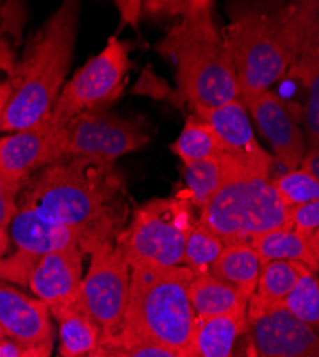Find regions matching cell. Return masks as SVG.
<instances>
[{
	"mask_svg": "<svg viewBox=\"0 0 319 357\" xmlns=\"http://www.w3.org/2000/svg\"><path fill=\"white\" fill-rule=\"evenodd\" d=\"M122 197L124 182L112 165L65 156L40 169L19 206L77 231L82 252L91 253L112 242L122 220Z\"/></svg>",
	"mask_w": 319,
	"mask_h": 357,
	"instance_id": "cell-1",
	"label": "cell"
},
{
	"mask_svg": "<svg viewBox=\"0 0 319 357\" xmlns=\"http://www.w3.org/2000/svg\"><path fill=\"white\" fill-rule=\"evenodd\" d=\"M129 299L119 335L110 344L126 349L161 344L198 357L195 347L196 314L188 299L195 275L186 267L131 266Z\"/></svg>",
	"mask_w": 319,
	"mask_h": 357,
	"instance_id": "cell-2",
	"label": "cell"
},
{
	"mask_svg": "<svg viewBox=\"0 0 319 357\" xmlns=\"http://www.w3.org/2000/svg\"><path fill=\"white\" fill-rule=\"evenodd\" d=\"M80 3L65 2L36 33L17 72L0 130L19 132L47 117L71 68Z\"/></svg>",
	"mask_w": 319,
	"mask_h": 357,
	"instance_id": "cell-3",
	"label": "cell"
},
{
	"mask_svg": "<svg viewBox=\"0 0 319 357\" xmlns=\"http://www.w3.org/2000/svg\"><path fill=\"white\" fill-rule=\"evenodd\" d=\"M225 183L202 207L199 225L216 234L223 245L251 243L256 236L289 227V209L269 181L271 158L230 155Z\"/></svg>",
	"mask_w": 319,
	"mask_h": 357,
	"instance_id": "cell-4",
	"label": "cell"
},
{
	"mask_svg": "<svg viewBox=\"0 0 319 357\" xmlns=\"http://www.w3.org/2000/svg\"><path fill=\"white\" fill-rule=\"evenodd\" d=\"M211 8V2H198L158 46L175 61L181 95L195 112L241 98L235 69L212 22Z\"/></svg>",
	"mask_w": 319,
	"mask_h": 357,
	"instance_id": "cell-5",
	"label": "cell"
},
{
	"mask_svg": "<svg viewBox=\"0 0 319 357\" xmlns=\"http://www.w3.org/2000/svg\"><path fill=\"white\" fill-rule=\"evenodd\" d=\"M230 24L223 42L234 65L239 96L244 102L269 91L294 63V52L281 19V9L232 3Z\"/></svg>",
	"mask_w": 319,
	"mask_h": 357,
	"instance_id": "cell-6",
	"label": "cell"
},
{
	"mask_svg": "<svg viewBox=\"0 0 319 357\" xmlns=\"http://www.w3.org/2000/svg\"><path fill=\"white\" fill-rule=\"evenodd\" d=\"M188 199H155L135 212L128 230L119 236L129 266H179L192 230Z\"/></svg>",
	"mask_w": 319,
	"mask_h": 357,
	"instance_id": "cell-7",
	"label": "cell"
},
{
	"mask_svg": "<svg viewBox=\"0 0 319 357\" xmlns=\"http://www.w3.org/2000/svg\"><path fill=\"white\" fill-rule=\"evenodd\" d=\"M128 69L126 46L113 36L105 49L65 84L49 116L50 122L65 129L73 117L83 112L106 109L119 98Z\"/></svg>",
	"mask_w": 319,
	"mask_h": 357,
	"instance_id": "cell-8",
	"label": "cell"
},
{
	"mask_svg": "<svg viewBox=\"0 0 319 357\" xmlns=\"http://www.w3.org/2000/svg\"><path fill=\"white\" fill-rule=\"evenodd\" d=\"M92 261L80 284V303L101 329V343L110 344L124 323L131 284V266L116 242L91 250Z\"/></svg>",
	"mask_w": 319,
	"mask_h": 357,
	"instance_id": "cell-9",
	"label": "cell"
},
{
	"mask_svg": "<svg viewBox=\"0 0 319 357\" xmlns=\"http://www.w3.org/2000/svg\"><path fill=\"white\" fill-rule=\"evenodd\" d=\"M148 140L149 136L138 123L112 114L106 109H98L83 112L68 123L64 153L113 165L116 159L138 151Z\"/></svg>",
	"mask_w": 319,
	"mask_h": 357,
	"instance_id": "cell-10",
	"label": "cell"
},
{
	"mask_svg": "<svg viewBox=\"0 0 319 357\" xmlns=\"http://www.w3.org/2000/svg\"><path fill=\"white\" fill-rule=\"evenodd\" d=\"M10 234L16 245L12 257L0 260V279L27 284L34 267L45 255L79 246L82 237L77 231L47 222L27 207L17 206L10 222Z\"/></svg>",
	"mask_w": 319,
	"mask_h": 357,
	"instance_id": "cell-11",
	"label": "cell"
},
{
	"mask_svg": "<svg viewBox=\"0 0 319 357\" xmlns=\"http://www.w3.org/2000/svg\"><path fill=\"white\" fill-rule=\"evenodd\" d=\"M246 321L259 357H319L316 332L281 305L248 302Z\"/></svg>",
	"mask_w": 319,
	"mask_h": 357,
	"instance_id": "cell-12",
	"label": "cell"
},
{
	"mask_svg": "<svg viewBox=\"0 0 319 357\" xmlns=\"http://www.w3.org/2000/svg\"><path fill=\"white\" fill-rule=\"evenodd\" d=\"M49 116L0 140V176L10 183L20 186L26 177L65 156V129L56 128Z\"/></svg>",
	"mask_w": 319,
	"mask_h": 357,
	"instance_id": "cell-13",
	"label": "cell"
},
{
	"mask_svg": "<svg viewBox=\"0 0 319 357\" xmlns=\"http://www.w3.org/2000/svg\"><path fill=\"white\" fill-rule=\"evenodd\" d=\"M49 307L15 287L0 282V332L24 349L49 357L53 347V327Z\"/></svg>",
	"mask_w": 319,
	"mask_h": 357,
	"instance_id": "cell-14",
	"label": "cell"
},
{
	"mask_svg": "<svg viewBox=\"0 0 319 357\" xmlns=\"http://www.w3.org/2000/svg\"><path fill=\"white\" fill-rule=\"evenodd\" d=\"M83 252L72 246L40 257L27 284L49 310L80 302Z\"/></svg>",
	"mask_w": 319,
	"mask_h": 357,
	"instance_id": "cell-15",
	"label": "cell"
},
{
	"mask_svg": "<svg viewBox=\"0 0 319 357\" xmlns=\"http://www.w3.org/2000/svg\"><path fill=\"white\" fill-rule=\"evenodd\" d=\"M245 103L278 162L288 170H295L305 153V142L285 102L271 91H265Z\"/></svg>",
	"mask_w": 319,
	"mask_h": 357,
	"instance_id": "cell-16",
	"label": "cell"
},
{
	"mask_svg": "<svg viewBox=\"0 0 319 357\" xmlns=\"http://www.w3.org/2000/svg\"><path fill=\"white\" fill-rule=\"evenodd\" d=\"M195 113L198 119L212 129L225 153L255 155L262 151L255 140L246 110L239 100L215 109H200Z\"/></svg>",
	"mask_w": 319,
	"mask_h": 357,
	"instance_id": "cell-17",
	"label": "cell"
},
{
	"mask_svg": "<svg viewBox=\"0 0 319 357\" xmlns=\"http://www.w3.org/2000/svg\"><path fill=\"white\" fill-rule=\"evenodd\" d=\"M256 252L260 266L272 260L299 261L312 272H318L319 264V233L309 239L289 227L275 229L256 236L249 243Z\"/></svg>",
	"mask_w": 319,
	"mask_h": 357,
	"instance_id": "cell-18",
	"label": "cell"
},
{
	"mask_svg": "<svg viewBox=\"0 0 319 357\" xmlns=\"http://www.w3.org/2000/svg\"><path fill=\"white\" fill-rule=\"evenodd\" d=\"M188 299L199 319L246 313L248 309V301L238 290L218 280L209 272L191 280Z\"/></svg>",
	"mask_w": 319,
	"mask_h": 357,
	"instance_id": "cell-19",
	"label": "cell"
},
{
	"mask_svg": "<svg viewBox=\"0 0 319 357\" xmlns=\"http://www.w3.org/2000/svg\"><path fill=\"white\" fill-rule=\"evenodd\" d=\"M59 323L61 357H86L101 343V329L80 302L49 310Z\"/></svg>",
	"mask_w": 319,
	"mask_h": 357,
	"instance_id": "cell-20",
	"label": "cell"
},
{
	"mask_svg": "<svg viewBox=\"0 0 319 357\" xmlns=\"http://www.w3.org/2000/svg\"><path fill=\"white\" fill-rule=\"evenodd\" d=\"M259 272V257L249 243L226 245L209 267L214 278L238 290L248 302L255 293Z\"/></svg>",
	"mask_w": 319,
	"mask_h": 357,
	"instance_id": "cell-21",
	"label": "cell"
},
{
	"mask_svg": "<svg viewBox=\"0 0 319 357\" xmlns=\"http://www.w3.org/2000/svg\"><path fill=\"white\" fill-rule=\"evenodd\" d=\"M246 326V313L196 317L195 347L198 357H230Z\"/></svg>",
	"mask_w": 319,
	"mask_h": 357,
	"instance_id": "cell-22",
	"label": "cell"
},
{
	"mask_svg": "<svg viewBox=\"0 0 319 357\" xmlns=\"http://www.w3.org/2000/svg\"><path fill=\"white\" fill-rule=\"evenodd\" d=\"M304 267L305 264L299 261L289 260H272L262 264L249 302L260 306L281 305L297 284Z\"/></svg>",
	"mask_w": 319,
	"mask_h": 357,
	"instance_id": "cell-23",
	"label": "cell"
},
{
	"mask_svg": "<svg viewBox=\"0 0 319 357\" xmlns=\"http://www.w3.org/2000/svg\"><path fill=\"white\" fill-rule=\"evenodd\" d=\"M230 166L229 153L199 160L186 166L185 181L189 199L198 207H204L225 183Z\"/></svg>",
	"mask_w": 319,
	"mask_h": 357,
	"instance_id": "cell-24",
	"label": "cell"
},
{
	"mask_svg": "<svg viewBox=\"0 0 319 357\" xmlns=\"http://www.w3.org/2000/svg\"><path fill=\"white\" fill-rule=\"evenodd\" d=\"M185 166L225 153L212 129L198 117H189L181 136L170 146Z\"/></svg>",
	"mask_w": 319,
	"mask_h": 357,
	"instance_id": "cell-25",
	"label": "cell"
},
{
	"mask_svg": "<svg viewBox=\"0 0 319 357\" xmlns=\"http://www.w3.org/2000/svg\"><path fill=\"white\" fill-rule=\"evenodd\" d=\"M281 306L316 332L319 323V284L316 273L304 267L301 276Z\"/></svg>",
	"mask_w": 319,
	"mask_h": 357,
	"instance_id": "cell-26",
	"label": "cell"
},
{
	"mask_svg": "<svg viewBox=\"0 0 319 357\" xmlns=\"http://www.w3.org/2000/svg\"><path fill=\"white\" fill-rule=\"evenodd\" d=\"M223 248V242L216 234L196 223L186 239L182 263L186 264V269H189L195 276L208 273L209 267Z\"/></svg>",
	"mask_w": 319,
	"mask_h": 357,
	"instance_id": "cell-27",
	"label": "cell"
},
{
	"mask_svg": "<svg viewBox=\"0 0 319 357\" xmlns=\"http://www.w3.org/2000/svg\"><path fill=\"white\" fill-rule=\"evenodd\" d=\"M272 186L288 209L319 200V181L301 169L288 170L272 182Z\"/></svg>",
	"mask_w": 319,
	"mask_h": 357,
	"instance_id": "cell-28",
	"label": "cell"
},
{
	"mask_svg": "<svg viewBox=\"0 0 319 357\" xmlns=\"http://www.w3.org/2000/svg\"><path fill=\"white\" fill-rule=\"evenodd\" d=\"M289 226L305 239L313 236L319 226V200L291 207L289 209Z\"/></svg>",
	"mask_w": 319,
	"mask_h": 357,
	"instance_id": "cell-29",
	"label": "cell"
},
{
	"mask_svg": "<svg viewBox=\"0 0 319 357\" xmlns=\"http://www.w3.org/2000/svg\"><path fill=\"white\" fill-rule=\"evenodd\" d=\"M20 186L0 176V236H6L8 227L17 211L16 197Z\"/></svg>",
	"mask_w": 319,
	"mask_h": 357,
	"instance_id": "cell-30",
	"label": "cell"
},
{
	"mask_svg": "<svg viewBox=\"0 0 319 357\" xmlns=\"http://www.w3.org/2000/svg\"><path fill=\"white\" fill-rule=\"evenodd\" d=\"M113 349V347H112ZM116 357H195L161 344H136L126 349H114Z\"/></svg>",
	"mask_w": 319,
	"mask_h": 357,
	"instance_id": "cell-31",
	"label": "cell"
},
{
	"mask_svg": "<svg viewBox=\"0 0 319 357\" xmlns=\"http://www.w3.org/2000/svg\"><path fill=\"white\" fill-rule=\"evenodd\" d=\"M301 170L319 181V147H309L304 153L301 162Z\"/></svg>",
	"mask_w": 319,
	"mask_h": 357,
	"instance_id": "cell-32",
	"label": "cell"
},
{
	"mask_svg": "<svg viewBox=\"0 0 319 357\" xmlns=\"http://www.w3.org/2000/svg\"><path fill=\"white\" fill-rule=\"evenodd\" d=\"M24 347L0 332V357H20Z\"/></svg>",
	"mask_w": 319,
	"mask_h": 357,
	"instance_id": "cell-33",
	"label": "cell"
},
{
	"mask_svg": "<svg viewBox=\"0 0 319 357\" xmlns=\"http://www.w3.org/2000/svg\"><path fill=\"white\" fill-rule=\"evenodd\" d=\"M140 5H142L140 2H116V6H118V9L121 10L124 20L128 23H132L133 26L138 24Z\"/></svg>",
	"mask_w": 319,
	"mask_h": 357,
	"instance_id": "cell-34",
	"label": "cell"
},
{
	"mask_svg": "<svg viewBox=\"0 0 319 357\" xmlns=\"http://www.w3.org/2000/svg\"><path fill=\"white\" fill-rule=\"evenodd\" d=\"M12 54L5 42H0V70H12Z\"/></svg>",
	"mask_w": 319,
	"mask_h": 357,
	"instance_id": "cell-35",
	"label": "cell"
},
{
	"mask_svg": "<svg viewBox=\"0 0 319 357\" xmlns=\"http://www.w3.org/2000/svg\"><path fill=\"white\" fill-rule=\"evenodd\" d=\"M12 95V86L10 83L0 84V123H2V116L5 112V107L10 99Z\"/></svg>",
	"mask_w": 319,
	"mask_h": 357,
	"instance_id": "cell-36",
	"label": "cell"
},
{
	"mask_svg": "<svg viewBox=\"0 0 319 357\" xmlns=\"http://www.w3.org/2000/svg\"><path fill=\"white\" fill-rule=\"evenodd\" d=\"M20 357H42V356L34 349H24V351L22 353Z\"/></svg>",
	"mask_w": 319,
	"mask_h": 357,
	"instance_id": "cell-37",
	"label": "cell"
},
{
	"mask_svg": "<svg viewBox=\"0 0 319 357\" xmlns=\"http://www.w3.org/2000/svg\"><path fill=\"white\" fill-rule=\"evenodd\" d=\"M6 245H8V237L0 236V255H3V252L6 250Z\"/></svg>",
	"mask_w": 319,
	"mask_h": 357,
	"instance_id": "cell-38",
	"label": "cell"
},
{
	"mask_svg": "<svg viewBox=\"0 0 319 357\" xmlns=\"http://www.w3.org/2000/svg\"><path fill=\"white\" fill-rule=\"evenodd\" d=\"M230 357H248V354H245V353L242 351V349H237V350L232 351Z\"/></svg>",
	"mask_w": 319,
	"mask_h": 357,
	"instance_id": "cell-39",
	"label": "cell"
},
{
	"mask_svg": "<svg viewBox=\"0 0 319 357\" xmlns=\"http://www.w3.org/2000/svg\"><path fill=\"white\" fill-rule=\"evenodd\" d=\"M248 357H256V353H255V349H253L252 344L248 349Z\"/></svg>",
	"mask_w": 319,
	"mask_h": 357,
	"instance_id": "cell-40",
	"label": "cell"
},
{
	"mask_svg": "<svg viewBox=\"0 0 319 357\" xmlns=\"http://www.w3.org/2000/svg\"><path fill=\"white\" fill-rule=\"evenodd\" d=\"M0 42H2V40H0Z\"/></svg>",
	"mask_w": 319,
	"mask_h": 357,
	"instance_id": "cell-41",
	"label": "cell"
}]
</instances>
